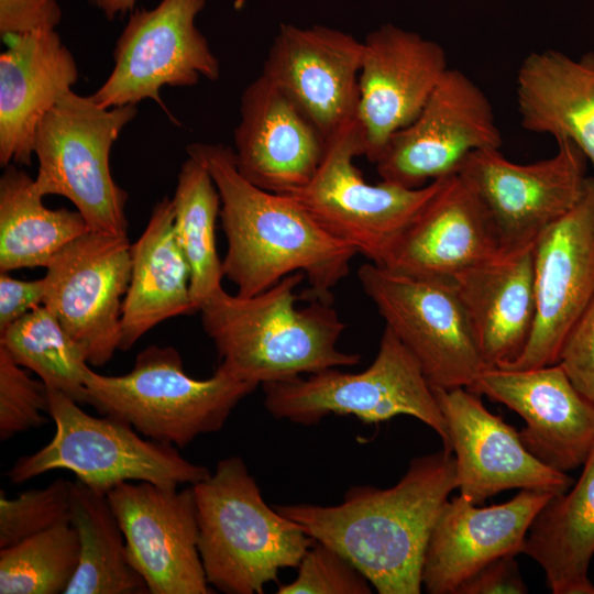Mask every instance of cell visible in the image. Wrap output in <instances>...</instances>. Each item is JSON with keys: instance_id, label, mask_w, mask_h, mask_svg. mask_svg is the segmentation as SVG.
I'll list each match as a JSON object with an SVG mask.
<instances>
[{"instance_id": "cell-29", "label": "cell", "mask_w": 594, "mask_h": 594, "mask_svg": "<svg viewBox=\"0 0 594 594\" xmlns=\"http://www.w3.org/2000/svg\"><path fill=\"white\" fill-rule=\"evenodd\" d=\"M90 231L77 210L47 208L30 175L10 164L0 178V273L46 267L68 243Z\"/></svg>"}, {"instance_id": "cell-11", "label": "cell", "mask_w": 594, "mask_h": 594, "mask_svg": "<svg viewBox=\"0 0 594 594\" xmlns=\"http://www.w3.org/2000/svg\"><path fill=\"white\" fill-rule=\"evenodd\" d=\"M358 278L431 386L470 388L488 369L452 280L408 277L372 262L360 266Z\"/></svg>"}, {"instance_id": "cell-6", "label": "cell", "mask_w": 594, "mask_h": 594, "mask_svg": "<svg viewBox=\"0 0 594 594\" xmlns=\"http://www.w3.org/2000/svg\"><path fill=\"white\" fill-rule=\"evenodd\" d=\"M47 393V413L55 433L36 452L16 460L7 473L12 484L67 470L76 480L107 494L128 481L178 487L193 485L211 473L205 465L186 460L176 447L143 439L121 419L91 416L64 393L51 387Z\"/></svg>"}, {"instance_id": "cell-27", "label": "cell", "mask_w": 594, "mask_h": 594, "mask_svg": "<svg viewBox=\"0 0 594 594\" xmlns=\"http://www.w3.org/2000/svg\"><path fill=\"white\" fill-rule=\"evenodd\" d=\"M190 266L177 241L172 199L158 200L132 244V272L121 316V351L169 318L193 315Z\"/></svg>"}, {"instance_id": "cell-24", "label": "cell", "mask_w": 594, "mask_h": 594, "mask_svg": "<svg viewBox=\"0 0 594 594\" xmlns=\"http://www.w3.org/2000/svg\"><path fill=\"white\" fill-rule=\"evenodd\" d=\"M0 164L29 166L44 116L77 82L78 67L59 34L36 30L2 37Z\"/></svg>"}, {"instance_id": "cell-3", "label": "cell", "mask_w": 594, "mask_h": 594, "mask_svg": "<svg viewBox=\"0 0 594 594\" xmlns=\"http://www.w3.org/2000/svg\"><path fill=\"white\" fill-rule=\"evenodd\" d=\"M304 273L295 272L251 297L224 289L200 308L201 322L219 356L218 367L256 385L331 367L352 366L361 356L338 349L345 329L331 302L296 307Z\"/></svg>"}, {"instance_id": "cell-26", "label": "cell", "mask_w": 594, "mask_h": 594, "mask_svg": "<svg viewBox=\"0 0 594 594\" xmlns=\"http://www.w3.org/2000/svg\"><path fill=\"white\" fill-rule=\"evenodd\" d=\"M516 101L525 130L571 141L594 167V53H530L518 68Z\"/></svg>"}, {"instance_id": "cell-8", "label": "cell", "mask_w": 594, "mask_h": 594, "mask_svg": "<svg viewBox=\"0 0 594 594\" xmlns=\"http://www.w3.org/2000/svg\"><path fill=\"white\" fill-rule=\"evenodd\" d=\"M136 105L102 108L73 90L44 116L35 135V187L41 196L67 198L89 229L128 235V193L114 180L110 152Z\"/></svg>"}, {"instance_id": "cell-39", "label": "cell", "mask_w": 594, "mask_h": 594, "mask_svg": "<svg viewBox=\"0 0 594 594\" xmlns=\"http://www.w3.org/2000/svg\"><path fill=\"white\" fill-rule=\"evenodd\" d=\"M515 557L508 554L487 563L465 580L455 594L528 593Z\"/></svg>"}, {"instance_id": "cell-1", "label": "cell", "mask_w": 594, "mask_h": 594, "mask_svg": "<svg viewBox=\"0 0 594 594\" xmlns=\"http://www.w3.org/2000/svg\"><path fill=\"white\" fill-rule=\"evenodd\" d=\"M455 488L454 454L442 449L411 459L389 488L356 485L339 505L275 508L314 540L344 556L377 593L419 594L431 532Z\"/></svg>"}, {"instance_id": "cell-9", "label": "cell", "mask_w": 594, "mask_h": 594, "mask_svg": "<svg viewBox=\"0 0 594 594\" xmlns=\"http://www.w3.org/2000/svg\"><path fill=\"white\" fill-rule=\"evenodd\" d=\"M361 155H365V146L355 118L326 139L311 179L287 195L330 234L383 266L398 237L440 189L446 177L419 188L385 180L372 185L354 165V158Z\"/></svg>"}, {"instance_id": "cell-41", "label": "cell", "mask_w": 594, "mask_h": 594, "mask_svg": "<svg viewBox=\"0 0 594 594\" xmlns=\"http://www.w3.org/2000/svg\"><path fill=\"white\" fill-rule=\"evenodd\" d=\"M90 3L99 9L108 20H114L127 12H132L138 0H89Z\"/></svg>"}, {"instance_id": "cell-13", "label": "cell", "mask_w": 594, "mask_h": 594, "mask_svg": "<svg viewBox=\"0 0 594 594\" xmlns=\"http://www.w3.org/2000/svg\"><path fill=\"white\" fill-rule=\"evenodd\" d=\"M43 305L81 349L102 366L120 348L121 316L132 272L128 235L88 231L46 266Z\"/></svg>"}, {"instance_id": "cell-36", "label": "cell", "mask_w": 594, "mask_h": 594, "mask_svg": "<svg viewBox=\"0 0 594 594\" xmlns=\"http://www.w3.org/2000/svg\"><path fill=\"white\" fill-rule=\"evenodd\" d=\"M294 581L278 586L279 594H370L371 583L336 549L315 540Z\"/></svg>"}, {"instance_id": "cell-31", "label": "cell", "mask_w": 594, "mask_h": 594, "mask_svg": "<svg viewBox=\"0 0 594 594\" xmlns=\"http://www.w3.org/2000/svg\"><path fill=\"white\" fill-rule=\"evenodd\" d=\"M172 204L175 234L190 266L195 314L223 289V271L216 242L220 195L209 172L194 157L188 156L180 166Z\"/></svg>"}, {"instance_id": "cell-15", "label": "cell", "mask_w": 594, "mask_h": 594, "mask_svg": "<svg viewBox=\"0 0 594 594\" xmlns=\"http://www.w3.org/2000/svg\"><path fill=\"white\" fill-rule=\"evenodd\" d=\"M122 529L128 559L151 594H210L198 550L193 486L178 490L144 481L107 493Z\"/></svg>"}, {"instance_id": "cell-37", "label": "cell", "mask_w": 594, "mask_h": 594, "mask_svg": "<svg viewBox=\"0 0 594 594\" xmlns=\"http://www.w3.org/2000/svg\"><path fill=\"white\" fill-rule=\"evenodd\" d=\"M557 364L594 402V300L568 333Z\"/></svg>"}, {"instance_id": "cell-35", "label": "cell", "mask_w": 594, "mask_h": 594, "mask_svg": "<svg viewBox=\"0 0 594 594\" xmlns=\"http://www.w3.org/2000/svg\"><path fill=\"white\" fill-rule=\"evenodd\" d=\"M47 386L32 378L0 346V440L42 427L47 422Z\"/></svg>"}, {"instance_id": "cell-17", "label": "cell", "mask_w": 594, "mask_h": 594, "mask_svg": "<svg viewBox=\"0 0 594 594\" xmlns=\"http://www.w3.org/2000/svg\"><path fill=\"white\" fill-rule=\"evenodd\" d=\"M454 454L460 495L479 505L512 488L562 494L572 479L532 455L518 431L465 387L431 386Z\"/></svg>"}, {"instance_id": "cell-18", "label": "cell", "mask_w": 594, "mask_h": 594, "mask_svg": "<svg viewBox=\"0 0 594 594\" xmlns=\"http://www.w3.org/2000/svg\"><path fill=\"white\" fill-rule=\"evenodd\" d=\"M449 68L443 47L416 32L386 23L366 35L358 119L369 161L416 119Z\"/></svg>"}, {"instance_id": "cell-5", "label": "cell", "mask_w": 594, "mask_h": 594, "mask_svg": "<svg viewBox=\"0 0 594 594\" xmlns=\"http://www.w3.org/2000/svg\"><path fill=\"white\" fill-rule=\"evenodd\" d=\"M85 385L88 404L97 411L176 448L221 430L237 405L258 386L220 367L208 378L191 377L175 348L155 344L140 351L123 375H102L88 366Z\"/></svg>"}, {"instance_id": "cell-21", "label": "cell", "mask_w": 594, "mask_h": 594, "mask_svg": "<svg viewBox=\"0 0 594 594\" xmlns=\"http://www.w3.org/2000/svg\"><path fill=\"white\" fill-rule=\"evenodd\" d=\"M554 495L520 490L512 499L487 507H477L460 494L448 501L425 554L421 580L426 592L455 594L487 563L522 553L532 520Z\"/></svg>"}, {"instance_id": "cell-14", "label": "cell", "mask_w": 594, "mask_h": 594, "mask_svg": "<svg viewBox=\"0 0 594 594\" xmlns=\"http://www.w3.org/2000/svg\"><path fill=\"white\" fill-rule=\"evenodd\" d=\"M502 145L485 92L462 70L449 68L416 119L389 138L374 164L382 180L419 188L457 174L470 153Z\"/></svg>"}, {"instance_id": "cell-19", "label": "cell", "mask_w": 594, "mask_h": 594, "mask_svg": "<svg viewBox=\"0 0 594 594\" xmlns=\"http://www.w3.org/2000/svg\"><path fill=\"white\" fill-rule=\"evenodd\" d=\"M363 41L323 25L280 24L262 75L279 87L326 140L358 118Z\"/></svg>"}, {"instance_id": "cell-7", "label": "cell", "mask_w": 594, "mask_h": 594, "mask_svg": "<svg viewBox=\"0 0 594 594\" xmlns=\"http://www.w3.org/2000/svg\"><path fill=\"white\" fill-rule=\"evenodd\" d=\"M264 406L276 419L316 425L329 415H352L378 424L398 415L417 418L430 427L451 451L447 424L420 364L385 326L378 352L362 372L338 367L266 383Z\"/></svg>"}, {"instance_id": "cell-28", "label": "cell", "mask_w": 594, "mask_h": 594, "mask_svg": "<svg viewBox=\"0 0 594 594\" xmlns=\"http://www.w3.org/2000/svg\"><path fill=\"white\" fill-rule=\"evenodd\" d=\"M570 492L551 497L532 520L522 553L544 571L554 594H594V447Z\"/></svg>"}, {"instance_id": "cell-33", "label": "cell", "mask_w": 594, "mask_h": 594, "mask_svg": "<svg viewBox=\"0 0 594 594\" xmlns=\"http://www.w3.org/2000/svg\"><path fill=\"white\" fill-rule=\"evenodd\" d=\"M79 557V536L70 522L0 549V594L65 593Z\"/></svg>"}, {"instance_id": "cell-4", "label": "cell", "mask_w": 594, "mask_h": 594, "mask_svg": "<svg viewBox=\"0 0 594 594\" xmlns=\"http://www.w3.org/2000/svg\"><path fill=\"white\" fill-rule=\"evenodd\" d=\"M191 486L199 556L209 585L222 593H263L282 569L297 568L315 541L265 503L240 457L219 460Z\"/></svg>"}, {"instance_id": "cell-20", "label": "cell", "mask_w": 594, "mask_h": 594, "mask_svg": "<svg viewBox=\"0 0 594 594\" xmlns=\"http://www.w3.org/2000/svg\"><path fill=\"white\" fill-rule=\"evenodd\" d=\"M501 403L525 420V448L546 465L568 472L583 465L594 447V402L559 364L530 370L488 367L468 388Z\"/></svg>"}, {"instance_id": "cell-23", "label": "cell", "mask_w": 594, "mask_h": 594, "mask_svg": "<svg viewBox=\"0 0 594 594\" xmlns=\"http://www.w3.org/2000/svg\"><path fill=\"white\" fill-rule=\"evenodd\" d=\"M501 256L482 205L454 174L405 228L382 267L408 277L453 280Z\"/></svg>"}, {"instance_id": "cell-22", "label": "cell", "mask_w": 594, "mask_h": 594, "mask_svg": "<svg viewBox=\"0 0 594 594\" xmlns=\"http://www.w3.org/2000/svg\"><path fill=\"white\" fill-rule=\"evenodd\" d=\"M233 140L240 174L277 194H290L311 179L326 143L297 105L262 74L241 95Z\"/></svg>"}, {"instance_id": "cell-32", "label": "cell", "mask_w": 594, "mask_h": 594, "mask_svg": "<svg viewBox=\"0 0 594 594\" xmlns=\"http://www.w3.org/2000/svg\"><path fill=\"white\" fill-rule=\"evenodd\" d=\"M0 346L47 387L80 405L88 404L85 371L89 364L78 344L44 305L1 330Z\"/></svg>"}, {"instance_id": "cell-34", "label": "cell", "mask_w": 594, "mask_h": 594, "mask_svg": "<svg viewBox=\"0 0 594 594\" xmlns=\"http://www.w3.org/2000/svg\"><path fill=\"white\" fill-rule=\"evenodd\" d=\"M72 482L57 479L44 488L14 498L0 492V549L14 546L57 525L70 522Z\"/></svg>"}, {"instance_id": "cell-2", "label": "cell", "mask_w": 594, "mask_h": 594, "mask_svg": "<svg viewBox=\"0 0 594 594\" xmlns=\"http://www.w3.org/2000/svg\"><path fill=\"white\" fill-rule=\"evenodd\" d=\"M186 150L209 172L219 191L228 243L222 271L238 287L237 295L254 296L301 272L309 299L331 302V290L349 274L356 250L324 230L292 196L245 179L232 148L193 143Z\"/></svg>"}, {"instance_id": "cell-16", "label": "cell", "mask_w": 594, "mask_h": 594, "mask_svg": "<svg viewBox=\"0 0 594 594\" xmlns=\"http://www.w3.org/2000/svg\"><path fill=\"white\" fill-rule=\"evenodd\" d=\"M536 320L514 361L497 366L530 370L558 363L562 344L594 300V177L582 197L534 246Z\"/></svg>"}, {"instance_id": "cell-25", "label": "cell", "mask_w": 594, "mask_h": 594, "mask_svg": "<svg viewBox=\"0 0 594 594\" xmlns=\"http://www.w3.org/2000/svg\"><path fill=\"white\" fill-rule=\"evenodd\" d=\"M452 282L485 365L517 359L536 320L534 248L471 267Z\"/></svg>"}, {"instance_id": "cell-12", "label": "cell", "mask_w": 594, "mask_h": 594, "mask_svg": "<svg viewBox=\"0 0 594 594\" xmlns=\"http://www.w3.org/2000/svg\"><path fill=\"white\" fill-rule=\"evenodd\" d=\"M206 2L161 0L153 9H134L117 40L110 75L90 95L96 103L112 108L151 99L173 118L160 96L162 87L217 80L219 61L195 24Z\"/></svg>"}, {"instance_id": "cell-38", "label": "cell", "mask_w": 594, "mask_h": 594, "mask_svg": "<svg viewBox=\"0 0 594 594\" xmlns=\"http://www.w3.org/2000/svg\"><path fill=\"white\" fill-rule=\"evenodd\" d=\"M62 19L57 0H0L2 37L36 30H52Z\"/></svg>"}, {"instance_id": "cell-10", "label": "cell", "mask_w": 594, "mask_h": 594, "mask_svg": "<svg viewBox=\"0 0 594 594\" xmlns=\"http://www.w3.org/2000/svg\"><path fill=\"white\" fill-rule=\"evenodd\" d=\"M557 143V154L530 164L507 160L501 148L477 150L457 173L482 205L503 256L534 248L583 195L586 156L571 141Z\"/></svg>"}, {"instance_id": "cell-40", "label": "cell", "mask_w": 594, "mask_h": 594, "mask_svg": "<svg viewBox=\"0 0 594 594\" xmlns=\"http://www.w3.org/2000/svg\"><path fill=\"white\" fill-rule=\"evenodd\" d=\"M44 277L23 280L0 273V331L43 305Z\"/></svg>"}, {"instance_id": "cell-30", "label": "cell", "mask_w": 594, "mask_h": 594, "mask_svg": "<svg viewBox=\"0 0 594 594\" xmlns=\"http://www.w3.org/2000/svg\"><path fill=\"white\" fill-rule=\"evenodd\" d=\"M70 509L80 557L64 594L148 593L129 562L125 539L107 494L76 480L70 487Z\"/></svg>"}]
</instances>
